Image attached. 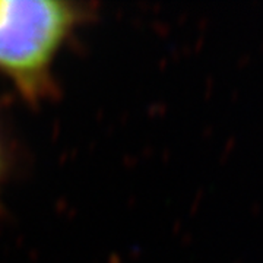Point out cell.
<instances>
[{
    "label": "cell",
    "instance_id": "obj_2",
    "mask_svg": "<svg viewBox=\"0 0 263 263\" xmlns=\"http://www.w3.org/2000/svg\"><path fill=\"white\" fill-rule=\"evenodd\" d=\"M5 170H6V162H5V152L0 142V202H2V187H3V180H5ZM2 209V205H0Z\"/></svg>",
    "mask_w": 263,
    "mask_h": 263
},
{
    "label": "cell",
    "instance_id": "obj_1",
    "mask_svg": "<svg viewBox=\"0 0 263 263\" xmlns=\"http://www.w3.org/2000/svg\"><path fill=\"white\" fill-rule=\"evenodd\" d=\"M92 6L65 0H0V75L31 105L56 94L54 65Z\"/></svg>",
    "mask_w": 263,
    "mask_h": 263
}]
</instances>
